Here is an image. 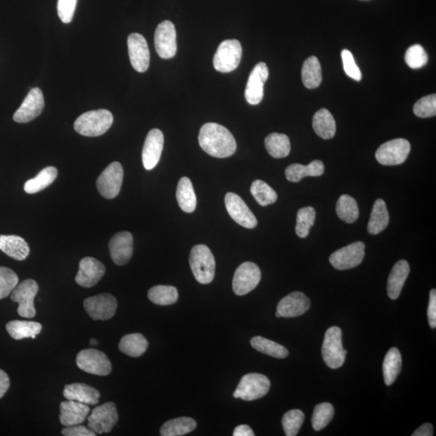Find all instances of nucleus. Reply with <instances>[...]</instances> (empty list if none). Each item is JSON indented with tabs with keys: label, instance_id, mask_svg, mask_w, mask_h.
Returning a JSON list of instances; mask_svg holds the SVG:
<instances>
[{
	"label": "nucleus",
	"instance_id": "obj_10",
	"mask_svg": "<svg viewBox=\"0 0 436 436\" xmlns=\"http://www.w3.org/2000/svg\"><path fill=\"white\" fill-rule=\"evenodd\" d=\"M124 171L121 163L112 162L103 171L96 181L98 191L106 199L117 198L121 191Z\"/></svg>",
	"mask_w": 436,
	"mask_h": 436
},
{
	"label": "nucleus",
	"instance_id": "obj_30",
	"mask_svg": "<svg viewBox=\"0 0 436 436\" xmlns=\"http://www.w3.org/2000/svg\"><path fill=\"white\" fill-rule=\"evenodd\" d=\"M313 128L320 138L328 140L334 138L336 133V124L333 116L326 108H321L314 114Z\"/></svg>",
	"mask_w": 436,
	"mask_h": 436
},
{
	"label": "nucleus",
	"instance_id": "obj_15",
	"mask_svg": "<svg viewBox=\"0 0 436 436\" xmlns=\"http://www.w3.org/2000/svg\"><path fill=\"white\" fill-rule=\"evenodd\" d=\"M156 51L162 58L174 57L177 52V31L172 22L162 21L158 25L155 34Z\"/></svg>",
	"mask_w": 436,
	"mask_h": 436
},
{
	"label": "nucleus",
	"instance_id": "obj_13",
	"mask_svg": "<svg viewBox=\"0 0 436 436\" xmlns=\"http://www.w3.org/2000/svg\"><path fill=\"white\" fill-rule=\"evenodd\" d=\"M364 250L365 245L362 242L353 243L332 254L329 258L330 263L335 269L340 271L356 268L362 263Z\"/></svg>",
	"mask_w": 436,
	"mask_h": 436
},
{
	"label": "nucleus",
	"instance_id": "obj_24",
	"mask_svg": "<svg viewBox=\"0 0 436 436\" xmlns=\"http://www.w3.org/2000/svg\"><path fill=\"white\" fill-rule=\"evenodd\" d=\"M90 412L89 405L79 402L68 400L60 404V423L65 427L75 426L83 423Z\"/></svg>",
	"mask_w": 436,
	"mask_h": 436
},
{
	"label": "nucleus",
	"instance_id": "obj_27",
	"mask_svg": "<svg viewBox=\"0 0 436 436\" xmlns=\"http://www.w3.org/2000/svg\"><path fill=\"white\" fill-rule=\"evenodd\" d=\"M0 250L18 261L25 260L30 253L28 243L23 238L16 236H0Z\"/></svg>",
	"mask_w": 436,
	"mask_h": 436
},
{
	"label": "nucleus",
	"instance_id": "obj_2",
	"mask_svg": "<svg viewBox=\"0 0 436 436\" xmlns=\"http://www.w3.org/2000/svg\"><path fill=\"white\" fill-rule=\"evenodd\" d=\"M113 123V116L107 109L86 112L75 122L76 132L86 137H98L105 134Z\"/></svg>",
	"mask_w": 436,
	"mask_h": 436
},
{
	"label": "nucleus",
	"instance_id": "obj_7",
	"mask_svg": "<svg viewBox=\"0 0 436 436\" xmlns=\"http://www.w3.org/2000/svg\"><path fill=\"white\" fill-rule=\"evenodd\" d=\"M39 290V286L34 280H25L16 286L12 294L11 299L14 302H18L19 307L18 312L20 317L32 319L36 316V309L34 307V299Z\"/></svg>",
	"mask_w": 436,
	"mask_h": 436
},
{
	"label": "nucleus",
	"instance_id": "obj_51",
	"mask_svg": "<svg viewBox=\"0 0 436 436\" xmlns=\"http://www.w3.org/2000/svg\"><path fill=\"white\" fill-rule=\"evenodd\" d=\"M65 436H95L96 434L89 428L79 424L75 426L67 427L62 430Z\"/></svg>",
	"mask_w": 436,
	"mask_h": 436
},
{
	"label": "nucleus",
	"instance_id": "obj_46",
	"mask_svg": "<svg viewBox=\"0 0 436 436\" xmlns=\"http://www.w3.org/2000/svg\"><path fill=\"white\" fill-rule=\"evenodd\" d=\"M19 278L12 269L0 267V300L8 297L18 286Z\"/></svg>",
	"mask_w": 436,
	"mask_h": 436
},
{
	"label": "nucleus",
	"instance_id": "obj_41",
	"mask_svg": "<svg viewBox=\"0 0 436 436\" xmlns=\"http://www.w3.org/2000/svg\"><path fill=\"white\" fill-rule=\"evenodd\" d=\"M179 293L176 287L170 286H157L152 287L148 292V298L154 304L170 305L177 302Z\"/></svg>",
	"mask_w": 436,
	"mask_h": 436
},
{
	"label": "nucleus",
	"instance_id": "obj_54",
	"mask_svg": "<svg viewBox=\"0 0 436 436\" xmlns=\"http://www.w3.org/2000/svg\"><path fill=\"white\" fill-rule=\"evenodd\" d=\"M413 436H432L433 427L430 423H425L419 427L416 432L412 434Z\"/></svg>",
	"mask_w": 436,
	"mask_h": 436
},
{
	"label": "nucleus",
	"instance_id": "obj_45",
	"mask_svg": "<svg viewBox=\"0 0 436 436\" xmlns=\"http://www.w3.org/2000/svg\"><path fill=\"white\" fill-rule=\"evenodd\" d=\"M304 421V414L300 410L288 411L282 418L283 430L287 436H295L302 428Z\"/></svg>",
	"mask_w": 436,
	"mask_h": 436
},
{
	"label": "nucleus",
	"instance_id": "obj_28",
	"mask_svg": "<svg viewBox=\"0 0 436 436\" xmlns=\"http://www.w3.org/2000/svg\"><path fill=\"white\" fill-rule=\"evenodd\" d=\"M323 173V162L320 160H314L307 166L298 165V163L288 166L286 170V177L288 181L297 183L304 177H320Z\"/></svg>",
	"mask_w": 436,
	"mask_h": 436
},
{
	"label": "nucleus",
	"instance_id": "obj_21",
	"mask_svg": "<svg viewBox=\"0 0 436 436\" xmlns=\"http://www.w3.org/2000/svg\"><path fill=\"white\" fill-rule=\"evenodd\" d=\"M109 250L114 264L123 266L129 263L134 252V238L128 231L119 232L109 242Z\"/></svg>",
	"mask_w": 436,
	"mask_h": 436
},
{
	"label": "nucleus",
	"instance_id": "obj_4",
	"mask_svg": "<svg viewBox=\"0 0 436 436\" xmlns=\"http://www.w3.org/2000/svg\"><path fill=\"white\" fill-rule=\"evenodd\" d=\"M342 337V331L338 326H332L326 332L321 354L330 368H340L345 364L347 352L343 349Z\"/></svg>",
	"mask_w": 436,
	"mask_h": 436
},
{
	"label": "nucleus",
	"instance_id": "obj_18",
	"mask_svg": "<svg viewBox=\"0 0 436 436\" xmlns=\"http://www.w3.org/2000/svg\"><path fill=\"white\" fill-rule=\"evenodd\" d=\"M45 102L42 91L38 87H34L29 92L22 105L13 116V120L18 123H28L32 122L43 111Z\"/></svg>",
	"mask_w": 436,
	"mask_h": 436
},
{
	"label": "nucleus",
	"instance_id": "obj_53",
	"mask_svg": "<svg viewBox=\"0 0 436 436\" xmlns=\"http://www.w3.org/2000/svg\"><path fill=\"white\" fill-rule=\"evenodd\" d=\"M10 387V380L8 376L4 371L0 369V399L6 394Z\"/></svg>",
	"mask_w": 436,
	"mask_h": 436
},
{
	"label": "nucleus",
	"instance_id": "obj_31",
	"mask_svg": "<svg viewBox=\"0 0 436 436\" xmlns=\"http://www.w3.org/2000/svg\"><path fill=\"white\" fill-rule=\"evenodd\" d=\"M389 222L390 215L385 201L383 199L376 200L368 222V233L378 234L383 232L388 226Z\"/></svg>",
	"mask_w": 436,
	"mask_h": 436
},
{
	"label": "nucleus",
	"instance_id": "obj_37",
	"mask_svg": "<svg viewBox=\"0 0 436 436\" xmlns=\"http://www.w3.org/2000/svg\"><path fill=\"white\" fill-rule=\"evenodd\" d=\"M402 355L399 349L392 347L387 352L383 362V375L386 385L395 383L402 369Z\"/></svg>",
	"mask_w": 436,
	"mask_h": 436
},
{
	"label": "nucleus",
	"instance_id": "obj_5",
	"mask_svg": "<svg viewBox=\"0 0 436 436\" xmlns=\"http://www.w3.org/2000/svg\"><path fill=\"white\" fill-rule=\"evenodd\" d=\"M270 387V380L265 375L248 373L240 380L233 396L234 399L255 401L268 394Z\"/></svg>",
	"mask_w": 436,
	"mask_h": 436
},
{
	"label": "nucleus",
	"instance_id": "obj_20",
	"mask_svg": "<svg viewBox=\"0 0 436 436\" xmlns=\"http://www.w3.org/2000/svg\"><path fill=\"white\" fill-rule=\"evenodd\" d=\"M310 308L309 299L302 292H293L281 300L277 305V318H295L307 313Z\"/></svg>",
	"mask_w": 436,
	"mask_h": 436
},
{
	"label": "nucleus",
	"instance_id": "obj_42",
	"mask_svg": "<svg viewBox=\"0 0 436 436\" xmlns=\"http://www.w3.org/2000/svg\"><path fill=\"white\" fill-rule=\"evenodd\" d=\"M250 193L261 206H268L277 200V194L274 188L260 179H256L250 186Z\"/></svg>",
	"mask_w": 436,
	"mask_h": 436
},
{
	"label": "nucleus",
	"instance_id": "obj_55",
	"mask_svg": "<svg viewBox=\"0 0 436 436\" xmlns=\"http://www.w3.org/2000/svg\"><path fill=\"white\" fill-rule=\"evenodd\" d=\"M233 436H254L255 434L252 428L248 425H240L233 430Z\"/></svg>",
	"mask_w": 436,
	"mask_h": 436
},
{
	"label": "nucleus",
	"instance_id": "obj_1",
	"mask_svg": "<svg viewBox=\"0 0 436 436\" xmlns=\"http://www.w3.org/2000/svg\"><path fill=\"white\" fill-rule=\"evenodd\" d=\"M198 139L207 154L219 159L232 156L237 149L233 134L219 124H205L200 130Z\"/></svg>",
	"mask_w": 436,
	"mask_h": 436
},
{
	"label": "nucleus",
	"instance_id": "obj_23",
	"mask_svg": "<svg viewBox=\"0 0 436 436\" xmlns=\"http://www.w3.org/2000/svg\"><path fill=\"white\" fill-rule=\"evenodd\" d=\"M165 143V137L160 129H151L146 136L143 150V162L146 170H152L159 163Z\"/></svg>",
	"mask_w": 436,
	"mask_h": 436
},
{
	"label": "nucleus",
	"instance_id": "obj_29",
	"mask_svg": "<svg viewBox=\"0 0 436 436\" xmlns=\"http://www.w3.org/2000/svg\"><path fill=\"white\" fill-rule=\"evenodd\" d=\"M8 333L13 339L20 340L32 338L35 339L41 333L42 326L37 321H11L6 326Z\"/></svg>",
	"mask_w": 436,
	"mask_h": 436
},
{
	"label": "nucleus",
	"instance_id": "obj_8",
	"mask_svg": "<svg viewBox=\"0 0 436 436\" xmlns=\"http://www.w3.org/2000/svg\"><path fill=\"white\" fill-rule=\"evenodd\" d=\"M411 152V144L406 139H397L381 145L376 152V159L384 166L400 165Z\"/></svg>",
	"mask_w": 436,
	"mask_h": 436
},
{
	"label": "nucleus",
	"instance_id": "obj_25",
	"mask_svg": "<svg viewBox=\"0 0 436 436\" xmlns=\"http://www.w3.org/2000/svg\"><path fill=\"white\" fill-rule=\"evenodd\" d=\"M63 396L67 400L94 406L98 404L100 401L101 392L90 385L84 383H74L65 386Z\"/></svg>",
	"mask_w": 436,
	"mask_h": 436
},
{
	"label": "nucleus",
	"instance_id": "obj_26",
	"mask_svg": "<svg viewBox=\"0 0 436 436\" xmlns=\"http://www.w3.org/2000/svg\"><path fill=\"white\" fill-rule=\"evenodd\" d=\"M410 271V265L406 260H400L394 266L387 281V293L390 299L399 297Z\"/></svg>",
	"mask_w": 436,
	"mask_h": 436
},
{
	"label": "nucleus",
	"instance_id": "obj_43",
	"mask_svg": "<svg viewBox=\"0 0 436 436\" xmlns=\"http://www.w3.org/2000/svg\"><path fill=\"white\" fill-rule=\"evenodd\" d=\"M335 416L334 406L329 402L321 403L315 406L312 416V426L315 430H323Z\"/></svg>",
	"mask_w": 436,
	"mask_h": 436
},
{
	"label": "nucleus",
	"instance_id": "obj_17",
	"mask_svg": "<svg viewBox=\"0 0 436 436\" xmlns=\"http://www.w3.org/2000/svg\"><path fill=\"white\" fill-rule=\"evenodd\" d=\"M269 70L264 63L255 65L248 81L245 98L250 105H257L264 98V86L268 80Z\"/></svg>",
	"mask_w": 436,
	"mask_h": 436
},
{
	"label": "nucleus",
	"instance_id": "obj_12",
	"mask_svg": "<svg viewBox=\"0 0 436 436\" xmlns=\"http://www.w3.org/2000/svg\"><path fill=\"white\" fill-rule=\"evenodd\" d=\"M261 271L252 262H246L238 267L233 279V290L238 296L246 295L259 285Z\"/></svg>",
	"mask_w": 436,
	"mask_h": 436
},
{
	"label": "nucleus",
	"instance_id": "obj_11",
	"mask_svg": "<svg viewBox=\"0 0 436 436\" xmlns=\"http://www.w3.org/2000/svg\"><path fill=\"white\" fill-rule=\"evenodd\" d=\"M89 428L96 434L109 433L118 421L115 403L107 402L94 408L89 417Z\"/></svg>",
	"mask_w": 436,
	"mask_h": 436
},
{
	"label": "nucleus",
	"instance_id": "obj_14",
	"mask_svg": "<svg viewBox=\"0 0 436 436\" xmlns=\"http://www.w3.org/2000/svg\"><path fill=\"white\" fill-rule=\"evenodd\" d=\"M84 307L92 319L105 321L115 315L117 301L111 294L103 293L86 298Z\"/></svg>",
	"mask_w": 436,
	"mask_h": 436
},
{
	"label": "nucleus",
	"instance_id": "obj_38",
	"mask_svg": "<svg viewBox=\"0 0 436 436\" xmlns=\"http://www.w3.org/2000/svg\"><path fill=\"white\" fill-rule=\"evenodd\" d=\"M196 428V422L192 418L181 417L172 419L162 425V436H181L192 432Z\"/></svg>",
	"mask_w": 436,
	"mask_h": 436
},
{
	"label": "nucleus",
	"instance_id": "obj_22",
	"mask_svg": "<svg viewBox=\"0 0 436 436\" xmlns=\"http://www.w3.org/2000/svg\"><path fill=\"white\" fill-rule=\"evenodd\" d=\"M105 270V265L99 260L92 257H85L80 261L75 281L82 287H94L102 279Z\"/></svg>",
	"mask_w": 436,
	"mask_h": 436
},
{
	"label": "nucleus",
	"instance_id": "obj_32",
	"mask_svg": "<svg viewBox=\"0 0 436 436\" xmlns=\"http://www.w3.org/2000/svg\"><path fill=\"white\" fill-rule=\"evenodd\" d=\"M177 198L181 209L185 212H193L196 208V196L189 178L179 179L177 190Z\"/></svg>",
	"mask_w": 436,
	"mask_h": 436
},
{
	"label": "nucleus",
	"instance_id": "obj_48",
	"mask_svg": "<svg viewBox=\"0 0 436 436\" xmlns=\"http://www.w3.org/2000/svg\"><path fill=\"white\" fill-rule=\"evenodd\" d=\"M413 113L418 117H435L436 114V96L429 95L418 100L413 108Z\"/></svg>",
	"mask_w": 436,
	"mask_h": 436
},
{
	"label": "nucleus",
	"instance_id": "obj_56",
	"mask_svg": "<svg viewBox=\"0 0 436 436\" xmlns=\"http://www.w3.org/2000/svg\"><path fill=\"white\" fill-rule=\"evenodd\" d=\"M90 342L91 345H97V341L94 339H91Z\"/></svg>",
	"mask_w": 436,
	"mask_h": 436
},
{
	"label": "nucleus",
	"instance_id": "obj_19",
	"mask_svg": "<svg viewBox=\"0 0 436 436\" xmlns=\"http://www.w3.org/2000/svg\"><path fill=\"white\" fill-rule=\"evenodd\" d=\"M130 63L138 72H146L150 65V51L143 35L132 34L128 37Z\"/></svg>",
	"mask_w": 436,
	"mask_h": 436
},
{
	"label": "nucleus",
	"instance_id": "obj_39",
	"mask_svg": "<svg viewBox=\"0 0 436 436\" xmlns=\"http://www.w3.org/2000/svg\"><path fill=\"white\" fill-rule=\"evenodd\" d=\"M336 214L340 219L348 224L355 222L359 211L357 200L349 195H342L336 204Z\"/></svg>",
	"mask_w": 436,
	"mask_h": 436
},
{
	"label": "nucleus",
	"instance_id": "obj_16",
	"mask_svg": "<svg viewBox=\"0 0 436 436\" xmlns=\"http://www.w3.org/2000/svg\"><path fill=\"white\" fill-rule=\"evenodd\" d=\"M225 204L228 214L238 225L247 229L257 226V218L238 195L228 193L225 196Z\"/></svg>",
	"mask_w": 436,
	"mask_h": 436
},
{
	"label": "nucleus",
	"instance_id": "obj_40",
	"mask_svg": "<svg viewBox=\"0 0 436 436\" xmlns=\"http://www.w3.org/2000/svg\"><path fill=\"white\" fill-rule=\"evenodd\" d=\"M250 345L262 353L277 359H285L288 356V349L279 343L265 339L264 337L255 336L250 340Z\"/></svg>",
	"mask_w": 436,
	"mask_h": 436
},
{
	"label": "nucleus",
	"instance_id": "obj_33",
	"mask_svg": "<svg viewBox=\"0 0 436 436\" xmlns=\"http://www.w3.org/2000/svg\"><path fill=\"white\" fill-rule=\"evenodd\" d=\"M148 347V341L141 334L124 335L119 343L120 351L131 357L143 356Z\"/></svg>",
	"mask_w": 436,
	"mask_h": 436
},
{
	"label": "nucleus",
	"instance_id": "obj_3",
	"mask_svg": "<svg viewBox=\"0 0 436 436\" xmlns=\"http://www.w3.org/2000/svg\"><path fill=\"white\" fill-rule=\"evenodd\" d=\"M189 264L195 280L200 283L208 285L214 281L216 262L214 255L205 245H196L191 250Z\"/></svg>",
	"mask_w": 436,
	"mask_h": 436
},
{
	"label": "nucleus",
	"instance_id": "obj_6",
	"mask_svg": "<svg viewBox=\"0 0 436 436\" xmlns=\"http://www.w3.org/2000/svg\"><path fill=\"white\" fill-rule=\"evenodd\" d=\"M242 54V46L238 40L222 41L214 58L215 70L222 73L233 72L241 62Z\"/></svg>",
	"mask_w": 436,
	"mask_h": 436
},
{
	"label": "nucleus",
	"instance_id": "obj_34",
	"mask_svg": "<svg viewBox=\"0 0 436 436\" xmlns=\"http://www.w3.org/2000/svg\"><path fill=\"white\" fill-rule=\"evenodd\" d=\"M303 84L308 89H317L323 81L321 64L314 56L309 57L303 64L302 70Z\"/></svg>",
	"mask_w": 436,
	"mask_h": 436
},
{
	"label": "nucleus",
	"instance_id": "obj_47",
	"mask_svg": "<svg viewBox=\"0 0 436 436\" xmlns=\"http://www.w3.org/2000/svg\"><path fill=\"white\" fill-rule=\"evenodd\" d=\"M428 53L421 45H413L405 54V62L412 69H419L428 63Z\"/></svg>",
	"mask_w": 436,
	"mask_h": 436
},
{
	"label": "nucleus",
	"instance_id": "obj_35",
	"mask_svg": "<svg viewBox=\"0 0 436 436\" xmlns=\"http://www.w3.org/2000/svg\"><path fill=\"white\" fill-rule=\"evenodd\" d=\"M58 177V170L54 167H47L38 173L34 178L30 179L25 184V192L34 194L50 186Z\"/></svg>",
	"mask_w": 436,
	"mask_h": 436
},
{
	"label": "nucleus",
	"instance_id": "obj_50",
	"mask_svg": "<svg viewBox=\"0 0 436 436\" xmlns=\"http://www.w3.org/2000/svg\"><path fill=\"white\" fill-rule=\"evenodd\" d=\"M77 1L78 0H58V14L64 24H69L72 21Z\"/></svg>",
	"mask_w": 436,
	"mask_h": 436
},
{
	"label": "nucleus",
	"instance_id": "obj_49",
	"mask_svg": "<svg viewBox=\"0 0 436 436\" xmlns=\"http://www.w3.org/2000/svg\"><path fill=\"white\" fill-rule=\"evenodd\" d=\"M341 56L343 69H345V72L348 77L356 81H361L362 79V74L355 62V59H354L352 52L343 50L341 53Z\"/></svg>",
	"mask_w": 436,
	"mask_h": 436
},
{
	"label": "nucleus",
	"instance_id": "obj_44",
	"mask_svg": "<svg viewBox=\"0 0 436 436\" xmlns=\"http://www.w3.org/2000/svg\"><path fill=\"white\" fill-rule=\"evenodd\" d=\"M316 211L313 207H304L299 210L297 215L296 233L300 238L309 236L310 229L314 225Z\"/></svg>",
	"mask_w": 436,
	"mask_h": 436
},
{
	"label": "nucleus",
	"instance_id": "obj_9",
	"mask_svg": "<svg viewBox=\"0 0 436 436\" xmlns=\"http://www.w3.org/2000/svg\"><path fill=\"white\" fill-rule=\"evenodd\" d=\"M76 364L87 373L108 376L111 373L112 364L105 353L96 349H84L76 357Z\"/></svg>",
	"mask_w": 436,
	"mask_h": 436
},
{
	"label": "nucleus",
	"instance_id": "obj_36",
	"mask_svg": "<svg viewBox=\"0 0 436 436\" xmlns=\"http://www.w3.org/2000/svg\"><path fill=\"white\" fill-rule=\"evenodd\" d=\"M264 143L269 154L275 159H282L290 155V141L286 134H271L265 139Z\"/></svg>",
	"mask_w": 436,
	"mask_h": 436
},
{
	"label": "nucleus",
	"instance_id": "obj_52",
	"mask_svg": "<svg viewBox=\"0 0 436 436\" xmlns=\"http://www.w3.org/2000/svg\"><path fill=\"white\" fill-rule=\"evenodd\" d=\"M429 325L432 329L436 327V291L432 290L430 292V299L428 310Z\"/></svg>",
	"mask_w": 436,
	"mask_h": 436
}]
</instances>
